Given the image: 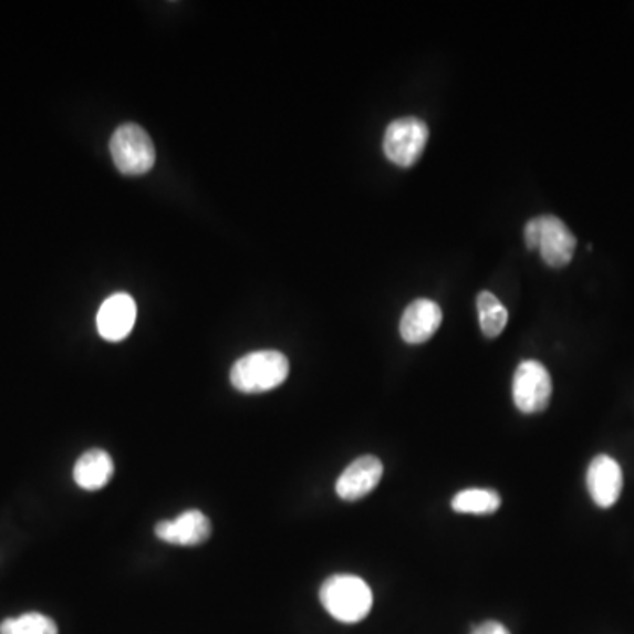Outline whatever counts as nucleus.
<instances>
[{"instance_id":"obj_1","label":"nucleus","mask_w":634,"mask_h":634,"mask_svg":"<svg viewBox=\"0 0 634 634\" xmlns=\"http://www.w3.org/2000/svg\"><path fill=\"white\" fill-rule=\"evenodd\" d=\"M320 600L335 621L354 624L371 613L374 595L360 576L333 574L321 585Z\"/></svg>"},{"instance_id":"obj_2","label":"nucleus","mask_w":634,"mask_h":634,"mask_svg":"<svg viewBox=\"0 0 634 634\" xmlns=\"http://www.w3.org/2000/svg\"><path fill=\"white\" fill-rule=\"evenodd\" d=\"M290 376V362L281 351L264 350L246 354L235 362L229 380L242 393H264L281 386Z\"/></svg>"},{"instance_id":"obj_3","label":"nucleus","mask_w":634,"mask_h":634,"mask_svg":"<svg viewBox=\"0 0 634 634\" xmlns=\"http://www.w3.org/2000/svg\"><path fill=\"white\" fill-rule=\"evenodd\" d=\"M527 249H538L544 263L552 268H562L571 263L576 238L571 229L555 216L534 217L523 229Z\"/></svg>"},{"instance_id":"obj_4","label":"nucleus","mask_w":634,"mask_h":634,"mask_svg":"<svg viewBox=\"0 0 634 634\" xmlns=\"http://www.w3.org/2000/svg\"><path fill=\"white\" fill-rule=\"evenodd\" d=\"M110 152L118 172L127 177L145 175L156 165L154 142L138 124H122L110 139Z\"/></svg>"},{"instance_id":"obj_5","label":"nucleus","mask_w":634,"mask_h":634,"mask_svg":"<svg viewBox=\"0 0 634 634\" xmlns=\"http://www.w3.org/2000/svg\"><path fill=\"white\" fill-rule=\"evenodd\" d=\"M552 377L543 363L526 360L513 376L515 406L523 415H538L547 409L552 398Z\"/></svg>"},{"instance_id":"obj_6","label":"nucleus","mask_w":634,"mask_h":634,"mask_svg":"<svg viewBox=\"0 0 634 634\" xmlns=\"http://www.w3.org/2000/svg\"><path fill=\"white\" fill-rule=\"evenodd\" d=\"M427 142L428 127L425 122L416 117L398 118L393 121L384 133V156L388 157L393 165L409 168L422 157Z\"/></svg>"},{"instance_id":"obj_7","label":"nucleus","mask_w":634,"mask_h":634,"mask_svg":"<svg viewBox=\"0 0 634 634\" xmlns=\"http://www.w3.org/2000/svg\"><path fill=\"white\" fill-rule=\"evenodd\" d=\"M383 472L384 467L380 458L372 457V455L356 458L339 476L337 484H335V492H337L342 501H360L363 497L374 492V488L383 479Z\"/></svg>"},{"instance_id":"obj_8","label":"nucleus","mask_w":634,"mask_h":634,"mask_svg":"<svg viewBox=\"0 0 634 634\" xmlns=\"http://www.w3.org/2000/svg\"><path fill=\"white\" fill-rule=\"evenodd\" d=\"M136 302L127 293H115L104 300L95 324L101 337L108 342H121L129 337L136 323Z\"/></svg>"},{"instance_id":"obj_9","label":"nucleus","mask_w":634,"mask_h":634,"mask_svg":"<svg viewBox=\"0 0 634 634\" xmlns=\"http://www.w3.org/2000/svg\"><path fill=\"white\" fill-rule=\"evenodd\" d=\"M624 487V476L615 458L597 455L588 469V488L592 501L600 508H612L619 501Z\"/></svg>"},{"instance_id":"obj_10","label":"nucleus","mask_w":634,"mask_h":634,"mask_svg":"<svg viewBox=\"0 0 634 634\" xmlns=\"http://www.w3.org/2000/svg\"><path fill=\"white\" fill-rule=\"evenodd\" d=\"M154 532L165 543L198 547L210 538L211 523L198 509H189L186 513L178 515L175 520H163L157 523Z\"/></svg>"},{"instance_id":"obj_11","label":"nucleus","mask_w":634,"mask_h":634,"mask_svg":"<svg viewBox=\"0 0 634 634\" xmlns=\"http://www.w3.org/2000/svg\"><path fill=\"white\" fill-rule=\"evenodd\" d=\"M443 323V311L436 302L419 298L406 306L401 320V337L410 345L430 341Z\"/></svg>"},{"instance_id":"obj_12","label":"nucleus","mask_w":634,"mask_h":634,"mask_svg":"<svg viewBox=\"0 0 634 634\" xmlns=\"http://www.w3.org/2000/svg\"><path fill=\"white\" fill-rule=\"evenodd\" d=\"M113 470H115V466H113L112 457L104 449H89L74 464V484L83 490H91V492L101 490L110 484Z\"/></svg>"},{"instance_id":"obj_13","label":"nucleus","mask_w":634,"mask_h":634,"mask_svg":"<svg viewBox=\"0 0 634 634\" xmlns=\"http://www.w3.org/2000/svg\"><path fill=\"white\" fill-rule=\"evenodd\" d=\"M476 306H478L479 329L484 332L485 337H499L508 326V309L490 291H481L478 294Z\"/></svg>"},{"instance_id":"obj_14","label":"nucleus","mask_w":634,"mask_h":634,"mask_svg":"<svg viewBox=\"0 0 634 634\" xmlns=\"http://www.w3.org/2000/svg\"><path fill=\"white\" fill-rule=\"evenodd\" d=\"M501 505V496L490 488H466L451 499V508L460 515H493Z\"/></svg>"},{"instance_id":"obj_15","label":"nucleus","mask_w":634,"mask_h":634,"mask_svg":"<svg viewBox=\"0 0 634 634\" xmlns=\"http://www.w3.org/2000/svg\"><path fill=\"white\" fill-rule=\"evenodd\" d=\"M0 634H59L55 622L43 613H23L17 619H6Z\"/></svg>"},{"instance_id":"obj_16","label":"nucleus","mask_w":634,"mask_h":634,"mask_svg":"<svg viewBox=\"0 0 634 634\" xmlns=\"http://www.w3.org/2000/svg\"><path fill=\"white\" fill-rule=\"evenodd\" d=\"M470 634H511L508 631V627L502 626L501 622L497 621H487L484 624H479L478 627H475V631Z\"/></svg>"}]
</instances>
